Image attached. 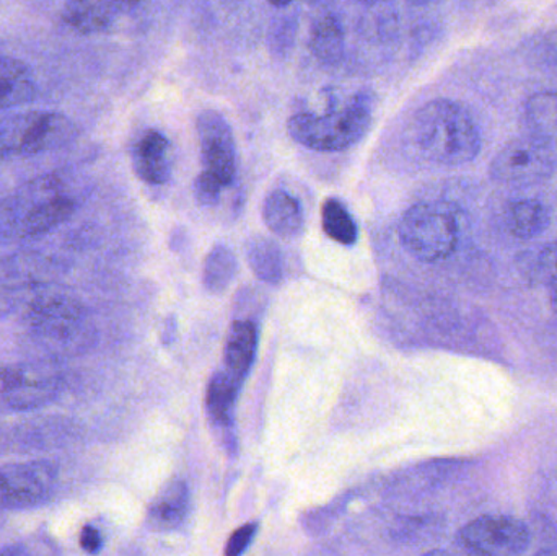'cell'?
<instances>
[{
    "instance_id": "obj_9",
    "label": "cell",
    "mask_w": 557,
    "mask_h": 556,
    "mask_svg": "<svg viewBox=\"0 0 557 556\" xmlns=\"http://www.w3.org/2000/svg\"><path fill=\"white\" fill-rule=\"evenodd\" d=\"M58 467L48 460L7 464L0 467V506L25 509L51 499L58 489Z\"/></svg>"
},
{
    "instance_id": "obj_20",
    "label": "cell",
    "mask_w": 557,
    "mask_h": 556,
    "mask_svg": "<svg viewBox=\"0 0 557 556\" xmlns=\"http://www.w3.org/2000/svg\"><path fill=\"white\" fill-rule=\"evenodd\" d=\"M248 267L263 283L277 284L284 276V257L276 242L267 237H253L245 247Z\"/></svg>"
},
{
    "instance_id": "obj_27",
    "label": "cell",
    "mask_w": 557,
    "mask_h": 556,
    "mask_svg": "<svg viewBox=\"0 0 557 556\" xmlns=\"http://www.w3.org/2000/svg\"><path fill=\"white\" fill-rule=\"evenodd\" d=\"M257 524H247L244 528L237 529L228 539L227 547H225V556H242L250 547L257 535Z\"/></svg>"
},
{
    "instance_id": "obj_3",
    "label": "cell",
    "mask_w": 557,
    "mask_h": 556,
    "mask_svg": "<svg viewBox=\"0 0 557 556\" xmlns=\"http://www.w3.org/2000/svg\"><path fill=\"white\" fill-rule=\"evenodd\" d=\"M25 320L35 342L52 355H77L94 339L88 310L72 297H38L29 304Z\"/></svg>"
},
{
    "instance_id": "obj_32",
    "label": "cell",
    "mask_w": 557,
    "mask_h": 556,
    "mask_svg": "<svg viewBox=\"0 0 557 556\" xmlns=\"http://www.w3.org/2000/svg\"><path fill=\"white\" fill-rule=\"evenodd\" d=\"M2 157H3L2 153H0V159H2Z\"/></svg>"
},
{
    "instance_id": "obj_29",
    "label": "cell",
    "mask_w": 557,
    "mask_h": 556,
    "mask_svg": "<svg viewBox=\"0 0 557 556\" xmlns=\"http://www.w3.org/2000/svg\"><path fill=\"white\" fill-rule=\"evenodd\" d=\"M536 556H557V552H542V554Z\"/></svg>"
},
{
    "instance_id": "obj_26",
    "label": "cell",
    "mask_w": 557,
    "mask_h": 556,
    "mask_svg": "<svg viewBox=\"0 0 557 556\" xmlns=\"http://www.w3.org/2000/svg\"><path fill=\"white\" fill-rule=\"evenodd\" d=\"M224 188L225 186L215 176H212L211 173L202 172L195 182L196 201L201 206L218 205Z\"/></svg>"
},
{
    "instance_id": "obj_15",
    "label": "cell",
    "mask_w": 557,
    "mask_h": 556,
    "mask_svg": "<svg viewBox=\"0 0 557 556\" xmlns=\"http://www.w3.org/2000/svg\"><path fill=\"white\" fill-rule=\"evenodd\" d=\"M38 97V87L25 62L0 55V110L22 107Z\"/></svg>"
},
{
    "instance_id": "obj_10",
    "label": "cell",
    "mask_w": 557,
    "mask_h": 556,
    "mask_svg": "<svg viewBox=\"0 0 557 556\" xmlns=\"http://www.w3.org/2000/svg\"><path fill=\"white\" fill-rule=\"evenodd\" d=\"M460 542L478 556H513L530 545L525 524L507 516H481L460 531Z\"/></svg>"
},
{
    "instance_id": "obj_14",
    "label": "cell",
    "mask_w": 557,
    "mask_h": 556,
    "mask_svg": "<svg viewBox=\"0 0 557 556\" xmlns=\"http://www.w3.org/2000/svg\"><path fill=\"white\" fill-rule=\"evenodd\" d=\"M189 511L188 486L182 480L166 483L149 508V524L157 531H175Z\"/></svg>"
},
{
    "instance_id": "obj_1",
    "label": "cell",
    "mask_w": 557,
    "mask_h": 556,
    "mask_svg": "<svg viewBox=\"0 0 557 556\" xmlns=\"http://www.w3.org/2000/svg\"><path fill=\"white\" fill-rule=\"evenodd\" d=\"M75 211V199L58 173L38 176L0 201V242L23 244L49 234Z\"/></svg>"
},
{
    "instance_id": "obj_30",
    "label": "cell",
    "mask_w": 557,
    "mask_h": 556,
    "mask_svg": "<svg viewBox=\"0 0 557 556\" xmlns=\"http://www.w3.org/2000/svg\"><path fill=\"white\" fill-rule=\"evenodd\" d=\"M428 556H448V555L444 554V552H432V554H429Z\"/></svg>"
},
{
    "instance_id": "obj_21",
    "label": "cell",
    "mask_w": 557,
    "mask_h": 556,
    "mask_svg": "<svg viewBox=\"0 0 557 556\" xmlns=\"http://www.w3.org/2000/svg\"><path fill=\"white\" fill-rule=\"evenodd\" d=\"M238 263L234 251L224 245L212 248L202 268V284L211 294H222L231 287Z\"/></svg>"
},
{
    "instance_id": "obj_12",
    "label": "cell",
    "mask_w": 557,
    "mask_h": 556,
    "mask_svg": "<svg viewBox=\"0 0 557 556\" xmlns=\"http://www.w3.org/2000/svg\"><path fill=\"white\" fill-rule=\"evenodd\" d=\"M133 162L140 180L150 185H163L172 176V144L159 131H147L134 147Z\"/></svg>"
},
{
    "instance_id": "obj_6",
    "label": "cell",
    "mask_w": 557,
    "mask_h": 556,
    "mask_svg": "<svg viewBox=\"0 0 557 556\" xmlns=\"http://www.w3.org/2000/svg\"><path fill=\"white\" fill-rule=\"evenodd\" d=\"M75 136L67 116L52 111H26L0 121V153L36 156L61 149Z\"/></svg>"
},
{
    "instance_id": "obj_28",
    "label": "cell",
    "mask_w": 557,
    "mask_h": 556,
    "mask_svg": "<svg viewBox=\"0 0 557 556\" xmlns=\"http://www.w3.org/2000/svg\"><path fill=\"white\" fill-rule=\"evenodd\" d=\"M81 547L84 548L87 554H98L103 545V539H101L100 531L91 528V526H85L81 531Z\"/></svg>"
},
{
    "instance_id": "obj_16",
    "label": "cell",
    "mask_w": 557,
    "mask_h": 556,
    "mask_svg": "<svg viewBox=\"0 0 557 556\" xmlns=\"http://www.w3.org/2000/svg\"><path fill=\"white\" fill-rule=\"evenodd\" d=\"M257 349V326L250 320H237L228 330L225 342L224 361L228 374L242 381L253 366Z\"/></svg>"
},
{
    "instance_id": "obj_13",
    "label": "cell",
    "mask_w": 557,
    "mask_h": 556,
    "mask_svg": "<svg viewBox=\"0 0 557 556\" xmlns=\"http://www.w3.org/2000/svg\"><path fill=\"white\" fill-rule=\"evenodd\" d=\"M136 3L126 2H71L62 10V20L69 28L81 35L110 32L117 20Z\"/></svg>"
},
{
    "instance_id": "obj_7",
    "label": "cell",
    "mask_w": 557,
    "mask_h": 556,
    "mask_svg": "<svg viewBox=\"0 0 557 556\" xmlns=\"http://www.w3.org/2000/svg\"><path fill=\"white\" fill-rule=\"evenodd\" d=\"M556 166L548 140L532 134L509 140L494 157L490 172L506 185H540L555 175Z\"/></svg>"
},
{
    "instance_id": "obj_31",
    "label": "cell",
    "mask_w": 557,
    "mask_h": 556,
    "mask_svg": "<svg viewBox=\"0 0 557 556\" xmlns=\"http://www.w3.org/2000/svg\"><path fill=\"white\" fill-rule=\"evenodd\" d=\"M0 556H12V555H7V554H0Z\"/></svg>"
},
{
    "instance_id": "obj_17",
    "label": "cell",
    "mask_w": 557,
    "mask_h": 556,
    "mask_svg": "<svg viewBox=\"0 0 557 556\" xmlns=\"http://www.w3.org/2000/svg\"><path fill=\"white\" fill-rule=\"evenodd\" d=\"M264 224L278 237H295L304 228L300 202L284 189L270 193L263 205Z\"/></svg>"
},
{
    "instance_id": "obj_25",
    "label": "cell",
    "mask_w": 557,
    "mask_h": 556,
    "mask_svg": "<svg viewBox=\"0 0 557 556\" xmlns=\"http://www.w3.org/2000/svg\"><path fill=\"white\" fill-rule=\"evenodd\" d=\"M540 273L557 309V240L549 244L540 257Z\"/></svg>"
},
{
    "instance_id": "obj_5",
    "label": "cell",
    "mask_w": 557,
    "mask_h": 556,
    "mask_svg": "<svg viewBox=\"0 0 557 556\" xmlns=\"http://www.w3.org/2000/svg\"><path fill=\"white\" fill-rule=\"evenodd\" d=\"M399 238L409 254L422 261L445 260L458 247L460 222L447 202L428 201L412 206L399 222Z\"/></svg>"
},
{
    "instance_id": "obj_18",
    "label": "cell",
    "mask_w": 557,
    "mask_h": 556,
    "mask_svg": "<svg viewBox=\"0 0 557 556\" xmlns=\"http://www.w3.org/2000/svg\"><path fill=\"white\" fill-rule=\"evenodd\" d=\"M552 222V212L539 199H520L507 209V227L522 240L540 237Z\"/></svg>"
},
{
    "instance_id": "obj_2",
    "label": "cell",
    "mask_w": 557,
    "mask_h": 556,
    "mask_svg": "<svg viewBox=\"0 0 557 556\" xmlns=\"http://www.w3.org/2000/svg\"><path fill=\"white\" fill-rule=\"evenodd\" d=\"M412 129L419 149L438 165H465L481 150L480 129L470 111L458 101H429L416 113Z\"/></svg>"
},
{
    "instance_id": "obj_19",
    "label": "cell",
    "mask_w": 557,
    "mask_h": 556,
    "mask_svg": "<svg viewBox=\"0 0 557 556\" xmlns=\"http://www.w3.org/2000/svg\"><path fill=\"white\" fill-rule=\"evenodd\" d=\"M238 391L240 381L227 371L218 372L209 382L206 407L209 417L219 427H231Z\"/></svg>"
},
{
    "instance_id": "obj_22",
    "label": "cell",
    "mask_w": 557,
    "mask_h": 556,
    "mask_svg": "<svg viewBox=\"0 0 557 556\" xmlns=\"http://www.w3.org/2000/svg\"><path fill=\"white\" fill-rule=\"evenodd\" d=\"M343 32L333 15H323L311 28V49L321 61L334 62L343 52Z\"/></svg>"
},
{
    "instance_id": "obj_23",
    "label": "cell",
    "mask_w": 557,
    "mask_h": 556,
    "mask_svg": "<svg viewBox=\"0 0 557 556\" xmlns=\"http://www.w3.org/2000/svg\"><path fill=\"white\" fill-rule=\"evenodd\" d=\"M321 222L327 237L341 245H354L357 242V225L350 212L337 199H327L321 209Z\"/></svg>"
},
{
    "instance_id": "obj_24",
    "label": "cell",
    "mask_w": 557,
    "mask_h": 556,
    "mask_svg": "<svg viewBox=\"0 0 557 556\" xmlns=\"http://www.w3.org/2000/svg\"><path fill=\"white\" fill-rule=\"evenodd\" d=\"M529 120L535 127V136L548 140V136L557 133V95L542 94L532 97L527 104Z\"/></svg>"
},
{
    "instance_id": "obj_8",
    "label": "cell",
    "mask_w": 557,
    "mask_h": 556,
    "mask_svg": "<svg viewBox=\"0 0 557 556\" xmlns=\"http://www.w3.org/2000/svg\"><path fill=\"white\" fill-rule=\"evenodd\" d=\"M64 381L45 362H23L0 369V400L15 411H32L52 404L61 395Z\"/></svg>"
},
{
    "instance_id": "obj_11",
    "label": "cell",
    "mask_w": 557,
    "mask_h": 556,
    "mask_svg": "<svg viewBox=\"0 0 557 556\" xmlns=\"http://www.w3.org/2000/svg\"><path fill=\"white\" fill-rule=\"evenodd\" d=\"M198 137L205 172L211 173L224 186L232 185L237 172V150L227 120L218 111H205L198 118Z\"/></svg>"
},
{
    "instance_id": "obj_4",
    "label": "cell",
    "mask_w": 557,
    "mask_h": 556,
    "mask_svg": "<svg viewBox=\"0 0 557 556\" xmlns=\"http://www.w3.org/2000/svg\"><path fill=\"white\" fill-rule=\"evenodd\" d=\"M372 120L367 98L354 97L343 108L326 113L294 114L288 133L301 146L317 152H341L362 139Z\"/></svg>"
}]
</instances>
